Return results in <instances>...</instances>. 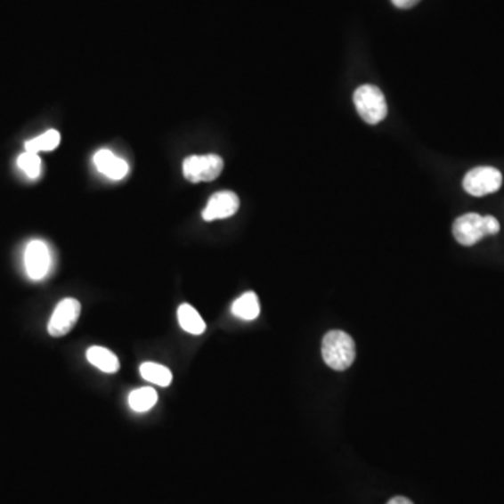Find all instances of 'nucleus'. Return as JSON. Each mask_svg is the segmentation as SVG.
<instances>
[{
	"mask_svg": "<svg viewBox=\"0 0 504 504\" xmlns=\"http://www.w3.org/2000/svg\"><path fill=\"white\" fill-rule=\"evenodd\" d=\"M500 230L498 219L493 216H481L478 213H467L455 220L452 234L461 246L471 247L484 237L498 234Z\"/></svg>",
	"mask_w": 504,
	"mask_h": 504,
	"instance_id": "f257e3e1",
	"label": "nucleus"
},
{
	"mask_svg": "<svg viewBox=\"0 0 504 504\" xmlns=\"http://www.w3.org/2000/svg\"><path fill=\"white\" fill-rule=\"evenodd\" d=\"M321 354L325 363L332 370H347L356 357V345L346 332H328L322 339Z\"/></svg>",
	"mask_w": 504,
	"mask_h": 504,
	"instance_id": "f03ea898",
	"label": "nucleus"
},
{
	"mask_svg": "<svg viewBox=\"0 0 504 504\" xmlns=\"http://www.w3.org/2000/svg\"><path fill=\"white\" fill-rule=\"evenodd\" d=\"M354 107L367 124L376 125L386 119L388 105L378 87L373 85H361L354 94Z\"/></svg>",
	"mask_w": 504,
	"mask_h": 504,
	"instance_id": "7ed1b4c3",
	"label": "nucleus"
},
{
	"mask_svg": "<svg viewBox=\"0 0 504 504\" xmlns=\"http://www.w3.org/2000/svg\"><path fill=\"white\" fill-rule=\"evenodd\" d=\"M224 161L217 154L190 156L183 164V177L190 183H209L222 174Z\"/></svg>",
	"mask_w": 504,
	"mask_h": 504,
	"instance_id": "20e7f679",
	"label": "nucleus"
},
{
	"mask_svg": "<svg viewBox=\"0 0 504 504\" xmlns=\"http://www.w3.org/2000/svg\"><path fill=\"white\" fill-rule=\"evenodd\" d=\"M503 183V175L494 167H476L469 171L462 181L464 190L472 197H484L498 192Z\"/></svg>",
	"mask_w": 504,
	"mask_h": 504,
	"instance_id": "39448f33",
	"label": "nucleus"
},
{
	"mask_svg": "<svg viewBox=\"0 0 504 504\" xmlns=\"http://www.w3.org/2000/svg\"><path fill=\"white\" fill-rule=\"evenodd\" d=\"M82 305L76 298H65L53 310V317L48 322V332L51 337H61L69 334L79 321Z\"/></svg>",
	"mask_w": 504,
	"mask_h": 504,
	"instance_id": "423d86ee",
	"label": "nucleus"
},
{
	"mask_svg": "<svg viewBox=\"0 0 504 504\" xmlns=\"http://www.w3.org/2000/svg\"><path fill=\"white\" fill-rule=\"evenodd\" d=\"M51 251L43 240H33L28 242L24 251V266L28 278L33 280H41L50 272Z\"/></svg>",
	"mask_w": 504,
	"mask_h": 504,
	"instance_id": "0eeeda50",
	"label": "nucleus"
},
{
	"mask_svg": "<svg viewBox=\"0 0 504 504\" xmlns=\"http://www.w3.org/2000/svg\"><path fill=\"white\" fill-rule=\"evenodd\" d=\"M240 207V199L236 193L232 191H222L210 198L207 207L203 210L202 217L207 222L213 220L227 219L236 215Z\"/></svg>",
	"mask_w": 504,
	"mask_h": 504,
	"instance_id": "6e6552de",
	"label": "nucleus"
},
{
	"mask_svg": "<svg viewBox=\"0 0 504 504\" xmlns=\"http://www.w3.org/2000/svg\"><path fill=\"white\" fill-rule=\"evenodd\" d=\"M93 161H94L95 168L111 180H122L126 177L129 171L128 163L124 159L117 158L109 149L97 151Z\"/></svg>",
	"mask_w": 504,
	"mask_h": 504,
	"instance_id": "1a4fd4ad",
	"label": "nucleus"
},
{
	"mask_svg": "<svg viewBox=\"0 0 504 504\" xmlns=\"http://www.w3.org/2000/svg\"><path fill=\"white\" fill-rule=\"evenodd\" d=\"M87 361L104 373H117L119 370V361L117 354L102 346H92L87 354Z\"/></svg>",
	"mask_w": 504,
	"mask_h": 504,
	"instance_id": "9d476101",
	"label": "nucleus"
},
{
	"mask_svg": "<svg viewBox=\"0 0 504 504\" xmlns=\"http://www.w3.org/2000/svg\"><path fill=\"white\" fill-rule=\"evenodd\" d=\"M178 321H180L181 328L188 334L202 335L207 329V324L203 321L199 313L195 310L191 305H181L178 308Z\"/></svg>",
	"mask_w": 504,
	"mask_h": 504,
	"instance_id": "9b49d317",
	"label": "nucleus"
},
{
	"mask_svg": "<svg viewBox=\"0 0 504 504\" xmlns=\"http://www.w3.org/2000/svg\"><path fill=\"white\" fill-rule=\"evenodd\" d=\"M259 312H261V308H259L258 297H256V293L252 292L244 293L232 305V314L241 318V320H246V321H252V320L258 318Z\"/></svg>",
	"mask_w": 504,
	"mask_h": 504,
	"instance_id": "f8f14e48",
	"label": "nucleus"
},
{
	"mask_svg": "<svg viewBox=\"0 0 504 504\" xmlns=\"http://www.w3.org/2000/svg\"><path fill=\"white\" fill-rule=\"evenodd\" d=\"M159 395L150 386H143L129 394V406L134 412H148L158 403Z\"/></svg>",
	"mask_w": 504,
	"mask_h": 504,
	"instance_id": "ddd939ff",
	"label": "nucleus"
},
{
	"mask_svg": "<svg viewBox=\"0 0 504 504\" xmlns=\"http://www.w3.org/2000/svg\"><path fill=\"white\" fill-rule=\"evenodd\" d=\"M141 376L143 377L144 380L149 381V383L156 384V386H168L173 381V374L168 370L167 367L161 366V364L143 363L141 366Z\"/></svg>",
	"mask_w": 504,
	"mask_h": 504,
	"instance_id": "4468645a",
	"label": "nucleus"
},
{
	"mask_svg": "<svg viewBox=\"0 0 504 504\" xmlns=\"http://www.w3.org/2000/svg\"><path fill=\"white\" fill-rule=\"evenodd\" d=\"M60 132L55 131V129H50V131H46L45 134L26 142V151L40 153V151L55 150V149L60 146Z\"/></svg>",
	"mask_w": 504,
	"mask_h": 504,
	"instance_id": "2eb2a0df",
	"label": "nucleus"
},
{
	"mask_svg": "<svg viewBox=\"0 0 504 504\" xmlns=\"http://www.w3.org/2000/svg\"><path fill=\"white\" fill-rule=\"evenodd\" d=\"M41 159L38 153H31L26 151L21 154L20 158L17 159V166L20 170L26 173L28 178H37L41 174Z\"/></svg>",
	"mask_w": 504,
	"mask_h": 504,
	"instance_id": "dca6fc26",
	"label": "nucleus"
},
{
	"mask_svg": "<svg viewBox=\"0 0 504 504\" xmlns=\"http://www.w3.org/2000/svg\"><path fill=\"white\" fill-rule=\"evenodd\" d=\"M398 9H411L415 4H419L420 0H391Z\"/></svg>",
	"mask_w": 504,
	"mask_h": 504,
	"instance_id": "f3484780",
	"label": "nucleus"
},
{
	"mask_svg": "<svg viewBox=\"0 0 504 504\" xmlns=\"http://www.w3.org/2000/svg\"><path fill=\"white\" fill-rule=\"evenodd\" d=\"M386 504H413L410 499L403 498V496H396V498L391 499Z\"/></svg>",
	"mask_w": 504,
	"mask_h": 504,
	"instance_id": "a211bd4d",
	"label": "nucleus"
}]
</instances>
